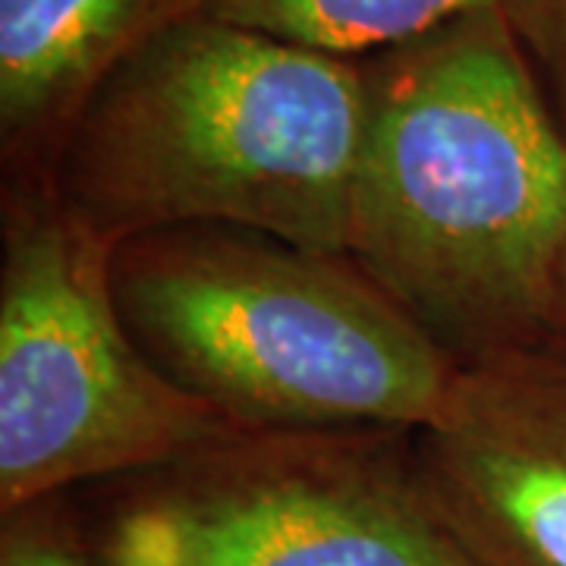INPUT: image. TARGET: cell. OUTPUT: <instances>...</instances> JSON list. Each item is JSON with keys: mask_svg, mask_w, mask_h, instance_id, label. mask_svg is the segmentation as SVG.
Returning a JSON list of instances; mask_svg holds the SVG:
<instances>
[{"mask_svg": "<svg viewBox=\"0 0 566 566\" xmlns=\"http://www.w3.org/2000/svg\"><path fill=\"white\" fill-rule=\"evenodd\" d=\"M359 70L346 255L457 365L557 340L566 136L501 7Z\"/></svg>", "mask_w": 566, "mask_h": 566, "instance_id": "6da1fadb", "label": "cell"}, {"mask_svg": "<svg viewBox=\"0 0 566 566\" xmlns=\"http://www.w3.org/2000/svg\"><path fill=\"white\" fill-rule=\"evenodd\" d=\"M363 129L359 61L192 10L107 73L41 177L114 249L223 223L346 252Z\"/></svg>", "mask_w": 566, "mask_h": 566, "instance_id": "7a4b0ae2", "label": "cell"}, {"mask_svg": "<svg viewBox=\"0 0 566 566\" xmlns=\"http://www.w3.org/2000/svg\"><path fill=\"white\" fill-rule=\"evenodd\" d=\"M133 340L240 428H400L434 419L460 365L346 252L196 223L111 259Z\"/></svg>", "mask_w": 566, "mask_h": 566, "instance_id": "3957f363", "label": "cell"}, {"mask_svg": "<svg viewBox=\"0 0 566 566\" xmlns=\"http://www.w3.org/2000/svg\"><path fill=\"white\" fill-rule=\"evenodd\" d=\"M114 245L41 174L10 177L0 262V513L174 463L240 424L167 381L123 322Z\"/></svg>", "mask_w": 566, "mask_h": 566, "instance_id": "277c9868", "label": "cell"}, {"mask_svg": "<svg viewBox=\"0 0 566 566\" xmlns=\"http://www.w3.org/2000/svg\"><path fill=\"white\" fill-rule=\"evenodd\" d=\"M82 547L88 566H475L400 428H237L111 482Z\"/></svg>", "mask_w": 566, "mask_h": 566, "instance_id": "5b68a950", "label": "cell"}, {"mask_svg": "<svg viewBox=\"0 0 566 566\" xmlns=\"http://www.w3.org/2000/svg\"><path fill=\"white\" fill-rule=\"evenodd\" d=\"M424 497L475 566H566V344L457 368L412 431Z\"/></svg>", "mask_w": 566, "mask_h": 566, "instance_id": "8992f818", "label": "cell"}, {"mask_svg": "<svg viewBox=\"0 0 566 566\" xmlns=\"http://www.w3.org/2000/svg\"><path fill=\"white\" fill-rule=\"evenodd\" d=\"M196 0H0V148L10 177L48 170L107 73Z\"/></svg>", "mask_w": 566, "mask_h": 566, "instance_id": "52a82bcc", "label": "cell"}, {"mask_svg": "<svg viewBox=\"0 0 566 566\" xmlns=\"http://www.w3.org/2000/svg\"><path fill=\"white\" fill-rule=\"evenodd\" d=\"M501 0H196L205 17L315 54L365 61Z\"/></svg>", "mask_w": 566, "mask_h": 566, "instance_id": "ba28073f", "label": "cell"}, {"mask_svg": "<svg viewBox=\"0 0 566 566\" xmlns=\"http://www.w3.org/2000/svg\"><path fill=\"white\" fill-rule=\"evenodd\" d=\"M501 13L566 136V0H501Z\"/></svg>", "mask_w": 566, "mask_h": 566, "instance_id": "9c48e42d", "label": "cell"}, {"mask_svg": "<svg viewBox=\"0 0 566 566\" xmlns=\"http://www.w3.org/2000/svg\"><path fill=\"white\" fill-rule=\"evenodd\" d=\"M0 566H88L82 535L63 520L61 497L3 516Z\"/></svg>", "mask_w": 566, "mask_h": 566, "instance_id": "30bf717a", "label": "cell"}, {"mask_svg": "<svg viewBox=\"0 0 566 566\" xmlns=\"http://www.w3.org/2000/svg\"><path fill=\"white\" fill-rule=\"evenodd\" d=\"M554 331H557V340L566 344V245L560 268H557V293H554Z\"/></svg>", "mask_w": 566, "mask_h": 566, "instance_id": "8fae6325", "label": "cell"}]
</instances>
